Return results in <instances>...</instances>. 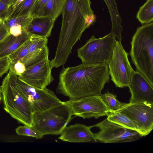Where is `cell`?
<instances>
[{"instance_id":"obj_1","label":"cell","mask_w":153,"mask_h":153,"mask_svg":"<svg viewBox=\"0 0 153 153\" xmlns=\"http://www.w3.org/2000/svg\"><path fill=\"white\" fill-rule=\"evenodd\" d=\"M56 91L74 100L93 95H101L105 84L110 81L108 65L83 63L63 67L59 74Z\"/></svg>"},{"instance_id":"obj_2","label":"cell","mask_w":153,"mask_h":153,"mask_svg":"<svg viewBox=\"0 0 153 153\" xmlns=\"http://www.w3.org/2000/svg\"><path fill=\"white\" fill-rule=\"evenodd\" d=\"M91 5L90 0H66L62 12L58 45L54 57L51 61L53 67L57 68L65 63L73 47L87 28L85 18L94 13Z\"/></svg>"},{"instance_id":"obj_3","label":"cell","mask_w":153,"mask_h":153,"mask_svg":"<svg viewBox=\"0 0 153 153\" xmlns=\"http://www.w3.org/2000/svg\"><path fill=\"white\" fill-rule=\"evenodd\" d=\"M131 44L129 54L136 71L153 86V22L138 27Z\"/></svg>"},{"instance_id":"obj_4","label":"cell","mask_w":153,"mask_h":153,"mask_svg":"<svg viewBox=\"0 0 153 153\" xmlns=\"http://www.w3.org/2000/svg\"><path fill=\"white\" fill-rule=\"evenodd\" d=\"M1 87L5 111L19 122L33 126L34 114L33 107L19 91L8 74Z\"/></svg>"},{"instance_id":"obj_5","label":"cell","mask_w":153,"mask_h":153,"mask_svg":"<svg viewBox=\"0 0 153 153\" xmlns=\"http://www.w3.org/2000/svg\"><path fill=\"white\" fill-rule=\"evenodd\" d=\"M73 115L70 106L62 102L44 111L35 112L33 126L44 135L60 134Z\"/></svg>"},{"instance_id":"obj_6","label":"cell","mask_w":153,"mask_h":153,"mask_svg":"<svg viewBox=\"0 0 153 153\" xmlns=\"http://www.w3.org/2000/svg\"><path fill=\"white\" fill-rule=\"evenodd\" d=\"M116 38L111 33L98 38L93 35L83 46L77 50L78 57L83 64L108 65L112 56Z\"/></svg>"},{"instance_id":"obj_7","label":"cell","mask_w":153,"mask_h":153,"mask_svg":"<svg viewBox=\"0 0 153 153\" xmlns=\"http://www.w3.org/2000/svg\"><path fill=\"white\" fill-rule=\"evenodd\" d=\"M20 94L31 104L35 112H41L62 103L54 93L45 88L31 86L20 79L11 70L8 73Z\"/></svg>"},{"instance_id":"obj_8","label":"cell","mask_w":153,"mask_h":153,"mask_svg":"<svg viewBox=\"0 0 153 153\" xmlns=\"http://www.w3.org/2000/svg\"><path fill=\"white\" fill-rule=\"evenodd\" d=\"M121 41H116L112 57L108 64L111 79L116 86L124 88L128 86L134 71Z\"/></svg>"},{"instance_id":"obj_9","label":"cell","mask_w":153,"mask_h":153,"mask_svg":"<svg viewBox=\"0 0 153 153\" xmlns=\"http://www.w3.org/2000/svg\"><path fill=\"white\" fill-rule=\"evenodd\" d=\"M99 132L94 133L97 140L104 143H121L137 140L142 137L136 131L126 128L108 120L107 118L94 125Z\"/></svg>"},{"instance_id":"obj_10","label":"cell","mask_w":153,"mask_h":153,"mask_svg":"<svg viewBox=\"0 0 153 153\" xmlns=\"http://www.w3.org/2000/svg\"><path fill=\"white\" fill-rule=\"evenodd\" d=\"M117 110L123 113L135 123L142 137L148 135L152 130L153 103H122L121 107Z\"/></svg>"},{"instance_id":"obj_11","label":"cell","mask_w":153,"mask_h":153,"mask_svg":"<svg viewBox=\"0 0 153 153\" xmlns=\"http://www.w3.org/2000/svg\"><path fill=\"white\" fill-rule=\"evenodd\" d=\"M65 102L70 106L73 115L85 119L107 116L110 110L101 95H93Z\"/></svg>"},{"instance_id":"obj_12","label":"cell","mask_w":153,"mask_h":153,"mask_svg":"<svg viewBox=\"0 0 153 153\" xmlns=\"http://www.w3.org/2000/svg\"><path fill=\"white\" fill-rule=\"evenodd\" d=\"M53 68L51 61L47 59L26 68L18 77L31 86L43 89L54 80L51 73Z\"/></svg>"},{"instance_id":"obj_13","label":"cell","mask_w":153,"mask_h":153,"mask_svg":"<svg viewBox=\"0 0 153 153\" xmlns=\"http://www.w3.org/2000/svg\"><path fill=\"white\" fill-rule=\"evenodd\" d=\"M128 87L131 94L130 103H153V86L139 72L134 71Z\"/></svg>"},{"instance_id":"obj_14","label":"cell","mask_w":153,"mask_h":153,"mask_svg":"<svg viewBox=\"0 0 153 153\" xmlns=\"http://www.w3.org/2000/svg\"><path fill=\"white\" fill-rule=\"evenodd\" d=\"M90 126L77 123L66 126L59 139L64 141L72 143H97Z\"/></svg>"},{"instance_id":"obj_15","label":"cell","mask_w":153,"mask_h":153,"mask_svg":"<svg viewBox=\"0 0 153 153\" xmlns=\"http://www.w3.org/2000/svg\"><path fill=\"white\" fill-rule=\"evenodd\" d=\"M55 20L47 16L32 17L26 31L31 36L47 38L51 35Z\"/></svg>"},{"instance_id":"obj_16","label":"cell","mask_w":153,"mask_h":153,"mask_svg":"<svg viewBox=\"0 0 153 153\" xmlns=\"http://www.w3.org/2000/svg\"><path fill=\"white\" fill-rule=\"evenodd\" d=\"M30 37L25 30L18 36L10 33L7 35L0 41V58L7 56L24 44Z\"/></svg>"},{"instance_id":"obj_17","label":"cell","mask_w":153,"mask_h":153,"mask_svg":"<svg viewBox=\"0 0 153 153\" xmlns=\"http://www.w3.org/2000/svg\"><path fill=\"white\" fill-rule=\"evenodd\" d=\"M108 8L111 23L110 33L114 34L119 40L121 41L123 27L122 20L117 7L116 0H103Z\"/></svg>"},{"instance_id":"obj_18","label":"cell","mask_w":153,"mask_h":153,"mask_svg":"<svg viewBox=\"0 0 153 153\" xmlns=\"http://www.w3.org/2000/svg\"><path fill=\"white\" fill-rule=\"evenodd\" d=\"M66 1L48 0L43 9L37 16L48 17L56 20L62 13Z\"/></svg>"},{"instance_id":"obj_19","label":"cell","mask_w":153,"mask_h":153,"mask_svg":"<svg viewBox=\"0 0 153 153\" xmlns=\"http://www.w3.org/2000/svg\"><path fill=\"white\" fill-rule=\"evenodd\" d=\"M107 116L106 118L109 121L140 133L135 123L123 112L117 110L110 111Z\"/></svg>"},{"instance_id":"obj_20","label":"cell","mask_w":153,"mask_h":153,"mask_svg":"<svg viewBox=\"0 0 153 153\" xmlns=\"http://www.w3.org/2000/svg\"><path fill=\"white\" fill-rule=\"evenodd\" d=\"M136 17L142 25L153 21V0H147L139 8Z\"/></svg>"},{"instance_id":"obj_21","label":"cell","mask_w":153,"mask_h":153,"mask_svg":"<svg viewBox=\"0 0 153 153\" xmlns=\"http://www.w3.org/2000/svg\"><path fill=\"white\" fill-rule=\"evenodd\" d=\"M36 1L23 0L15 7L10 10L5 19L19 17L29 14Z\"/></svg>"},{"instance_id":"obj_22","label":"cell","mask_w":153,"mask_h":153,"mask_svg":"<svg viewBox=\"0 0 153 153\" xmlns=\"http://www.w3.org/2000/svg\"><path fill=\"white\" fill-rule=\"evenodd\" d=\"M30 43L28 53L27 55H31L40 51L47 46L48 39L47 38H42L31 36Z\"/></svg>"},{"instance_id":"obj_23","label":"cell","mask_w":153,"mask_h":153,"mask_svg":"<svg viewBox=\"0 0 153 153\" xmlns=\"http://www.w3.org/2000/svg\"><path fill=\"white\" fill-rule=\"evenodd\" d=\"M32 19V17L31 16L29 13L27 15L20 17L4 19L3 22L8 31L10 27L14 25H20L24 30L26 31L27 26Z\"/></svg>"},{"instance_id":"obj_24","label":"cell","mask_w":153,"mask_h":153,"mask_svg":"<svg viewBox=\"0 0 153 153\" xmlns=\"http://www.w3.org/2000/svg\"><path fill=\"white\" fill-rule=\"evenodd\" d=\"M30 43V38L22 45L7 56L11 63L14 64L19 60L21 61L27 55L28 53Z\"/></svg>"},{"instance_id":"obj_25","label":"cell","mask_w":153,"mask_h":153,"mask_svg":"<svg viewBox=\"0 0 153 153\" xmlns=\"http://www.w3.org/2000/svg\"><path fill=\"white\" fill-rule=\"evenodd\" d=\"M101 97L110 111L118 110L121 107L122 102L119 101L116 96L113 94L107 92L102 94Z\"/></svg>"},{"instance_id":"obj_26","label":"cell","mask_w":153,"mask_h":153,"mask_svg":"<svg viewBox=\"0 0 153 153\" xmlns=\"http://www.w3.org/2000/svg\"><path fill=\"white\" fill-rule=\"evenodd\" d=\"M16 131L18 135L31 137L37 139H41L44 136L40 132L33 126L25 125L18 127L16 129Z\"/></svg>"},{"instance_id":"obj_27","label":"cell","mask_w":153,"mask_h":153,"mask_svg":"<svg viewBox=\"0 0 153 153\" xmlns=\"http://www.w3.org/2000/svg\"><path fill=\"white\" fill-rule=\"evenodd\" d=\"M48 0H36L30 12L31 16H37L43 9Z\"/></svg>"},{"instance_id":"obj_28","label":"cell","mask_w":153,"mask_h":153,"mask_svg":"<svg viewBox=\"0 0 153 153\" xmlns=\"http://www.w3.org/2000/svg\"><path fill=\"white\" fill-rule=\"evenodd\" d=\"M26 68L25 64L19 60L14 64L11 63L9 69L12 70L17 76H19L25 71Z\"/></svg>"},{"instance_id":"obj_29","label":"cell","mask_w":153,"mask_h":153,"mask_svg":"<svg viewBox=\"0 0 153 153\" xmlns=\"http://www.w3.org/2000/svg\"><path fill=\"white\" fill-rule=\"evenodd\" d=\"M10 64L7 56L0 58V77L9 70Z\"/></svg>"},{"instance_id":"obj_30","label":"cell","mask_w":153,"mask_h":153,"mask_svg":"<svg viewBox=\"0 0 153 153\" xmlns=\"http://www.w3.org/2000/svg\"><path fill=\"white\" fill-rule=\"evenodd\" d=\"M24 30L21 26L14 25L10 27L8 31L10 34L16 37L21 35Z\"/></svg>"},{"instance_id":"obj_31","label":"cell","mask_w":153,"mask_h":153,"mask_svg":"<svg viewBox=\"0 0 153 153\" xmlns=\"http://www.w3.org/2000/svg\"><path fill=\"white\" fill-rule=\"evenodd\" d=\"M10 12V8L0 0V17L4 20L5 19Z\"/></svg>"},{"instance_id":"obj_32","label":"cell","mask_w":153,"mask_h":153,"mask_svg":"<svg viewBox=\"0 0 153 153\" xmlns=\"http://www.w3.org/2000/svg\"><path fill=\"white\" fill-rule=\"evenodd\" d=\"M96 16L94 13L91 14L87 16L85 19V24L87 28L96 22Z\"/></svg>"},{"instance_id":"obj_33","label":"cell","mask_w":153,"mask_h":153,"mask_svg":"<svg viewBox=\"0 0 153 153\" xmlns=\"http://www.w3.org/2000/svg\"><path fill=\"white\" fill-rule=\"evenodd\" d=\"M9 34L10 33L3 21L0 24V41Z\"/></svg>"},{"instance_id":"obj_34","label":"cell","mask_w":153,"mask_h":153,"mask_svg":"<svg viewBox=\"0 0 153 153\" xmlns=\"http://www.w3.org/2000/svg\"><path fill=\"white\" fill-rule=\"evenodd\" d=\"M6 5L10 8V7L14 4L17 0H0Z\"/></svg>"},{"instance_id":"obj_35","label":"cell","mask_w":153,"mask_h":153,"mask_svg":"<svg viewBox=\"0 0 153 153\" xmlns=\"http://www.w3.org/2000/svg\"><path fill=\"white\" fill-rule=\"evenodd\" d=\"M24 0H17L15 3L12 5L10 8V10L13 9L17 6L19 3Z\"/></svg>"},{"instance_id":"obj_36","label":"cell","mask_w":153,"mask_h":153,"mask_svg":"<svg viewBox=\"0 0 153 153\" xmlns=\"http://www.w3.org/2000/svg\"><path fill=\"white\" fill-rule=\"evenodd\" d=\"M2 98V91L1 86H0V102Z\"/></svg>"},{"instance_id":"obj_37","label":"cell","mask_w":153,"mask_h":153,"mask_svg":"<svg viewBox=\"0 0 153 153\" xmlns=\"http://www.w3.org/2000/svg\"><path fill=\"white\" fill-rule=\"evenodd\" d=\"M3 20H4L0 17V24H1Z\"/></svg>"}]
</instances>
